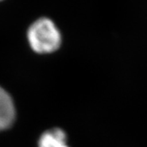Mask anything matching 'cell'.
<instances>
[{"label":"cell","mask_w":147,"mask_h":147,"mask_svg":"<svg viewBox=\"0 0 147 147\" xmlns=\"http://www.w3.org/2000/svg\"><path fill=\"white\" fill-rule=\"evenodd\" d=\"M27 39L33 51L46 54L54 53L59 49L62 42V36L52 19L40 17L29 27Z\"/></svg>","instance_id":"6da1fadb"},{"label":"cell","mask_w":147,"mask_h":147,"mask_svg":"<svg viewBox=\"0 0 147 147\" xmlns=\"http://www.w3.org/2000/svg\"><path fill=\"white\" fill-rule=\"evenodd\" d=\"M16 117L12 99L5 90L0 87V131L9 128Z\"/></svg>","instance_id":"7a4b0ae2"},{"label":"cell","mask_w":147,"mask_h":147,"mask_svg":"<svg viewBox=\"0 0 147 147\" xmlns=\"http://www.w3.org/2000/svg\"><path fill=\"white\" fill-rule=\"evenodd\" d=\"M38 147H69L65 131L53 128L43 132L38 141Z\"/></svg>","instance_id":"3957f363"},{"label":"cell","mask_w":147,"mask_h":147,"mask_svg":"<svg viewBox=\"0 0 147 147\" xmlns=\"http://www.w3.org/2000/svg\"><path fill=\"white\" fill-rule=\"evenodd\" d=\"M0 1H3V0H0Z\"/></svg>","instance_id":"277c9868"}]
</instances>
